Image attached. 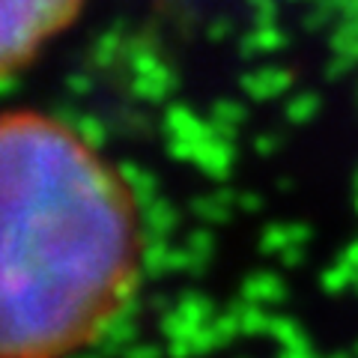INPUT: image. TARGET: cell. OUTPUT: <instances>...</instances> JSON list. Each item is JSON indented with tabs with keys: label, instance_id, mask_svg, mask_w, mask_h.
<instances>
[{
	"label": "cell",
	"instance_id": "6da1fadb",
	"mask_svg": "<svg viewBox=\"0 0 358 358\" xmlns=\"http://www.w3.org/2000/svg\"><path fill=\"white\" fill-rule=\"evenodd\" d=\"M78 0H3V48L6 63L27 54L33 42L57 30L75 13Z\"/></svg>",
	"mask_w": 358,
	"mask_h": 358
},
{
	"label": "cell",
	"instance_id": "7a4b0ae2",
	"mask_svg": "<svg viewBox=\"0 0 358 358\" xmlns=\"http://www.w3.org/2000/svg\"><path fill=\"white\" fill-rule=\"evenodd\" d=\"M245 299L254 301V305H275V301H284L287 299V287L281 284V278L260 272V275H251L245 281Z\"/></svg>",
	"mask_w": 358,
	"mask_h": 358
},
{
	"label": "cell",
	"instance_id": "3957f363",
	"mask_svg": "<svg viewBox=\"0 0 358 358\" xmlns=\"http://www.w3.org/2000/svg\"><path fill=\"white\" fill-rule=\"evenodd\" d=\"M242 87L248 90L254 99H272V96L281 93L284 87H289V75L284 69H263V72L245 75Z\"/></svg>",
	"mask_w": 358,
	"mask_h": 358
},
{
	"label": "cell",
	"instance_id": "277c9868",
	"mask_svg": "<svg viewBox=\"0 0 358 358\" xmlns=\"http://www.w3.org/2000/svg\"><path fill=\"white\" fill-rule=\"evenodd\" d=\"M310 239V230L301 227V224H289V227H284V224H275V227H268L263 233V251H287L289 245H305Z\"/></svg>",
	"mask_w": 358,
	"mask_h": 358
},
{
	"label": "cell",
	"instance_id": "5b68a950",
	"mask_svg": "<svg viewBox=\"0 0 358 358\" xmlns=\"http://www.w3.org/2000/svg\"><path fill=\"white\" fill-rule=\"evenodd\" d=\"M287 42V33L278 30L275 24H257L254 33L242 39V54L251 57V54H263V51H278Z\"/></svg>",
	"mask_w": 358,
	"mask_h": 358
},
{
	"label": "cell",
	"instance_id": "8992f818",
	"mask_svg": "<svg viewBox=\"0 0 358 358\" xmlns=\"http://www.w3.org/2000/svg\"><path fill=\"white\" fill-rule=\"evenodd\" d=\"M245 110L239 108V102H230V99H221V102L212 105V131L221 134L224 141L233 138V129L242 126Z\"/></svg>",
	"mask_w": 358,
	"mask_h": 358
},
{
	"label": "cell",
	"instance_id": "52a82bcc",
	"mask_svg": "<svg viewBox=\"0 0 358 358\" xmlns=\"http://www.w3.org/2000/svg\"><path fill=\"white\" fill-rule=\"evenodd\" d=\"M120 173H122V179H126V185L134 192V197L141 200V203H152V197H155V176L150 173V171H143V167H138V164H122L120 167Z\"/></svg>",
	"mask_w": 358,
	"mask_h": 358
},
{
	"label": "cell",
	"instance_id": "ba28073f",
	"mask_svg": "<svg viewBox=\"0 0 358 358\" xmlns=\"http://www.w3.org/2000/svg\"><path fill=\"white\" fill-rule=\"evenodd\" d=\"M143 221H147V230H150L152 239H164L176 224V212L167 206L164 200H152V203H147V215H143Z\"/></svg>",
	"mask_w": 358,
	"mask_h": 358
},
{
	"label": "cell",
	"instance_id": "9c48e42d",
	"mask_svg": "<svg viewBox=\"0 0 358 358\" xmlns=\"http://www.w3.org/2000/svg\"><path fill=\"white\" fill-rule=\"evenodd\" d=\"M268 331H272L275 338L281 341L289 352L305 350V334H301V329L296 326L293 320H287V317H275L272 322H268Z\"/></svg>",
	"mask_w": 358,
	"mask_h": 358
},
{
	"label": "cell",
	"instance_id": "30bf717a",
	"mask_svg": "<svg viewBox=\"0 0 358 358\" xmlns=\"http://www.w3.org/2000/svg\"><path fill=\"white\" fill-rule=\"evenodd\" d=\"M126 313H131V310H126ZM126 313L117 320V322H110L108 326V331L102 334V346H105V352H117L120 346H126L131 338H134V326L126 320Z\"/></svg>",
	"mask_w": 358,
	"mask_h": 358
},
{
	"label": "cell",
	"instance_id": "8fae6325",
	"mask_svg": "<svg viewBox=\"0 0 358 358\" xmlns=\"http://www.w3.org/2000/svg\"><path fill=\"white\" fill-rule=\"evenodd\" d=\"M143 268L150 275H162L171 268V248L164 245V239H150V248L143 251Z\"/></svg>",
	"mask_w": 358,
	"mask_h": 358
},
{
	"label": "cell",
	"instance_id": "7c38bea8",
	"mask_svg": "<svg viewBox=\"0 0 358 358\" xmlns=\"http://www.w3.org/2000/svg\"><path fill=\"white\" fill-rule=\"evenodd\" d=\"M233 203V194L218 192V197H206V200H194V212L203 221H227V206Z\"/></svg>",
	"mask_w": 358,
	"mask_h": 358
},
{
	"label": "cell",
	"instance_id": "4fadbf2b",
	"mask_svg": "<svg viewBox=\"0 0 358 358\" xmlns=\"http://www.w3.org/2000/svg\"><path fill=\"white\" fill-rule=\"evenodd\" d=\"M120 48H122V30L114 27V30H108L105 36H99L93 57H96L99 66H108V63H114V57L120 54Z\"/></svg>",
	"mask_w": 358,
	"mask_h": 358
},
{
	"label": "cell",
	"instance_id": "5bb4252c",
	"mask_svg": "<svg viewBox=\"0 0 358 358\" xmlns=\"http://www.w3.org/2000/svg\"><path fill=\"white\" fill-rule=\"evenodd\" d=\"M317 108H320L317 96H313V93H301V96L293 99V102H287V117L293 122H308L313 114H317Z\"/></svg>",
	"mask_w": 358,
	"mask_h": 358
},
{
	"label": "cell",
	"instance_id": "9a60e30c",
	"mask_svg": "<svg viewBox=\"0 0 358 358\" xmlns=\"http://www.w3.org/2000/svg\"><path fill=\"white\" fill-rule=\"evenodd\" d=\"M268 320L266 313L260 310V305H251V308H245V310H239V326H242V331L245 334H257V331H263L266 326H268Z\"/></svg>",
	"mask_w": 358,
	"mask_h": 358
},
{
	"label": "cell",
	"instance_id": "2e32d148",
	"mask_svg": "<svg viewBox=\"0 0 358 358\" xmlns=\"http://www.w3.org/2000/svg\"><path fill=\"white\" fill-rule=\"evenodd\" d=\"M350 281H355V275H352V268L346 266L343 260H341L338 266H334V268H329L326 275H322V284H326L329 293H341V289H343L346 284H350Z\"/></svg>",
	"mask_w": 358,
	"mask_h": 358
},
{
	"label": "cell",
	"instance_id": "e0dca14e",
	"mask_svg": "<svg viewBox=\"0 0 358 358\" xmlns=\"http://www.w3.org/2000/svg\"><path fill=\"white\" fill-rule=\"evenodd\" d=\"M78 134L90 143V147H99V143H105V129H102V122L93 120V117H84V120H78Z\"/></svg>",
	"mask_w": 358,
	"mask_h": 358
},
{
	"label": "cell",
	"instance_id": "ac0fdd59",
	"mask_svg": "<svg viewBox=\"0 0 358 358\" xmlns=\"http://www.w3.org/2000/svg\"><path fill=\"white\" fill-rule=\"evenodd\" d=\"M185 248L192 251L200 263H203L206 257L212 254V236H209V233H203V230H200V233H192V236H188V242H185Z\"/></svg>",
	"mask_w": 358,
	"mask_h": 358
},
{
	"label": "cell",
	"instance_id": "d6986e66",
	"mask_svg": "<svg viewBox=\"0 0 358 358\" xmlns=\"http://www.w3.org/2000/svg\"><path fill=\"white\" fill-rule=\"evenodd\" d=\"M248 6L254 9L257 24H275V15H278V0H248Z\"/></svg>",
	"mask_w": 358,
	"mask_h": 358
},
{
	"label": "cell",
	"instance_id": "ffe728a7",
	"mask_svg": "<svg viewBox=\"0 0 358 358\" xmlns=\"http://www.w3.org/2000/svg\"><path fill=\"white\" fill-rule=\"evenodd\" d=\"M278 143H281V138H278V134H260V138L254 141V150L263 152V155H272V152L278 150Z\"/></svg>",
	"mask_w": 358,
	"mask_h": 358
},
{
	"label": "cell",
	"instance_id": "44dd1931",
	"mask_svg": "<svg viewBox=\"0 0 358 358\" xmlns=\"http://www.w3.org/2000/svg\"><path fill=\"white\" fill-rule=\"evenodd\" d=\"M69 90H72V96L87 93V90H90V78H87V75H75V78H69Z\"/></svg>",
	"mask_w": 358,
	"mask_h": 358
},
{
	"label": "cell",
	"instance_id": "7402d4cb",
	"mask_svg": "<svg viewBox=\"0 0 358 358\" xmlns=\"http://www.w3.org/2000/svg\"><path fill=\"white\" fill-rule=\"evenodd\" d=\"M129 358H162V355H159L155 346H134V350L129 352Z\"/></svg>",
	"mask_w": 358,
	"mask_h": 358
},
{
	"label": "cell",
	"instance_id": "603a6c76",
	"mask_svg": "<svg viewBox=\"0 0 358 358\" xmlns=\"http://www.w3.org/2000/svg\"><path fill=\"white\" fill-rule=\"evenodd\" d=\"M230 33V21L227 18H221L215 27H209V39H224Z\"/></svg>",
	"mask_w": 358,
	"mask_h": 358
},
{
	"label": "cell",
	"instance_id": "cb8c5ba5",
	"mask_svg": "<svg viewBox=\"0 0 358 358\" xmlns=\"http://www.w3.org/2000/svg\"><path fill=\"white\" fill-rule=\"evenodd\" d=\"M281 257H284L287 266H299L301 263V251L299 248H287V251H281Z\"/></svg>",
	"mask_w": 358,
	"mask_h": 358
},
{
	"label": "cell",
	"instance_id": "d4e9b609",
	"mask_svg": "<svg viewBox=\"0 0 358 358\" xmlns=\"http://www.w3.org/2000/svg\"><path fill=\"white\" fill-rule=\"evenodd\" d=\"M239 203H242L245 209H260V200H257V197H251V194H245V197L239 200Z\"/></svg>",
	"mask_w": 358,
	"mask_h": 358
},
{
	"label": "cell",
	"instance_id": "484cf974",
	"mask_svg": "<svg viewBox=\"0 0 358 358\" xmlns=\"http://www.w3.org/2000/svg\"><path fill=\"white\" fill-rule=\"evenodd\" d=\"M293 3H305V0H293ZM310 3H313V0H310Z\"/></svg>",
	"mask_w": 358,
	"mask_h": 358
},
{
	"label": "cell",
	"instance_id": "4316f807",
	"mask_svg": "<svg viewBox=\"0 0 358 358\" xmlns=\"http://www.w3.org/2000/svg\"><path fill=\"white\" fill-rule=\"evenodd\" d=\"M331 358H346V355H331Z\"/></svg>",
	"mask_w": 358,
	"mask_h": 358
},
{
	"label": "cell",
	"instance_id": "83f0119b",
	"mask_svg": "<svg viewBox=\"0 0 358 358\" xmlns=\"http://www.w3.org/2000/svg\"><path fill=\"white\" fill-rule=\"evenodd\" d=\"M355 284H358V278H355Z\"/></svg>",
	"mask_w": 358,
	"mask_h": 358
}]
</instances>
